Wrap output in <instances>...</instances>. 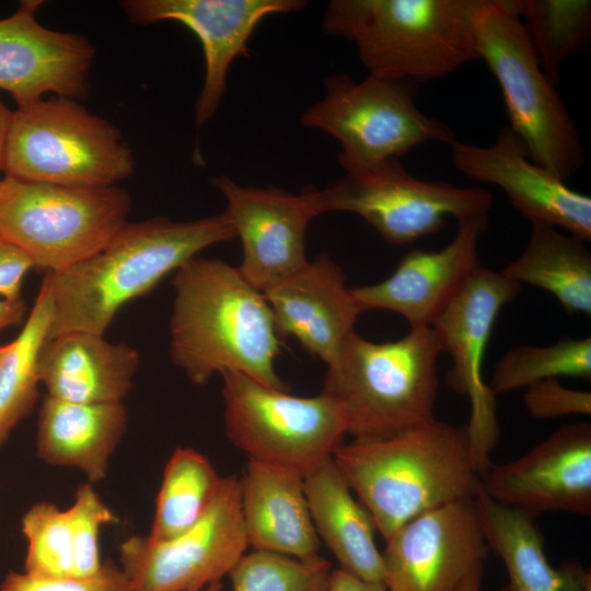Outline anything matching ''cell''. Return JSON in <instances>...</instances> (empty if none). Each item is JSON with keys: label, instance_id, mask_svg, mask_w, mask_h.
Instances as JSON below:
<instances>
[{"label": "cell", "instance_id": "3957f363", "mask_svg": "<svg viewBox=\"0 0 591 591\" xmlns=\"http://www.w3.org/2000/svg\"><path fill=\"white\" fill-rule=\"evenodd\" d=\"M332 459L384 541L422 513L474 500L480 488L466 427L437 418L392 437L341 443Z\"/></svg>", "mask_w": 591, "mask_h": 591}, {"label": "cell", "instance_id": "1f68e13d", "mask_svg": "<svg viewBox=\"0 0 591 591\" xmlns=\"http://www.w3.org/2000/svg\"><path fill=\"white\" fill-rule=\"evenodd\" d=\"M332 564L252 549L231 570L232 591H327Z\"/></svg>", "mask_w": 591, "mask_h": 591}, {"label": "cell", "instance_id": "2e32d148", "mask_svg": "<svg viewBox=\"0 0 591 591\" xmlns=\"http://www.w3.org/2000/svg\"><path fill=\"white\" fill-rule=\"evenodd\" d=\"M211 182L241 241L237 269L247 282L263 292L309 262L305 234L316 215L305 187L294 195L274 186H241L224 175Z\"/></svg>", "mask_w": 591, "mask_h": 591}, {"label": "cell", "instance_id": "6da1fadb", "mask_svg": "<svg viewBox=\"0 0 591 591\" xmlns=\"http://www.w3.org/2000/svg\"><path fill=\"white\" fill-rule=\"evenodd\" d=\"M171 285L170 358L188 380L202 385L217 373L239 372L287 391L275 369L280 337L271 309L237 267L196 256Z\"/></svg>", "mask_w": 591, "mask_h": 591}, {"label": "cell", "instance_id": "8992f818", "mask_svg": "<svg viewBox=\"0 0 591 591\" xmlns=\"http://www.w3.org/2000/svg\"><path fill=\"white\" fill-rule=\"evenodd\" d=\"M473 24L479 60L498 82L510 129L534 163L567 182L586 163L580 134L540 63L515 0H475Z\"/></svg>", "mask_w": 591, "mask_h": 591}, {"label": "cell", "instance_id": "9c48e42d", "mask_svg": "<svg viewBox=\"0 0 591 591\" xmlns=\"http://www.w3.org/2000/svg\"><path fill=\"white\" fill-rule=\"evenodd\" d=\"M323 83V99L302 113L300 123L337 139L345 172L401 159L428 142L450 146L456 140L445 123L417 107L413 81L368 76L357 82L336 73Z\"/></svg>", "mask_w": 591, "mask_h": 591}, {"label": "cell", "instance_id": "ab89813d", "mask_svg": "<svg viewBox=\"0 0 591 591\" xmlns=\"http://www.w3.org/2000/svg\"><path fill=\"white\" fill-rule=\"evenodd\" d=\"M12 115L13 111H11L0 97V171H2L3 166L4 149Z\"/></svg>", "mask_w": 591, "mask_h": 591}, {"label": "cell", "instance_id": "f35d334b", "mask_svg": "<svg viewBox=\"0 0 591 591\" xmlns=\"http://www.w3.org/2000/svg\"><path fill=\"white\" fill-rule=\"evenodd\" d=\"M26 314V304L22 299L7 300L0 299V331L21 324Z\"/></svg>", "mask_w": 591, "mask_h": 591}, {"label": "cell", "instance_id": "d4e9b609", "mask_svg": "<svg viewBox=\"0 0 591 591\" xmlns=\"http://www.w3.org/2000/svg\"><path fill=\"white\" fill-rule=\"evenodd\" d=\"M304 491L318 540L333 553L339 569L384 586L375 524L332 456L304 475Z\"/></svg>", "mask_w": 591, "mask_h": 591}, {"label": "cell", "instance_id": "4fadbf2b", "mask_svg": "<svg viewBox=\"0 0 591 591\" xmlns=\"http://www.w3.org/2000/svg\"><path fill=\"white\" fill-rule=\"evenodd\" d=\"M520 291L521 285L500 271L479 266L430 326L442 352L452 360L449 385L468 399L470 420L465 427L480 476L491 465L490 454L500 434L496 395L483 376L485 351L501 310Z\"/></svg>", "mask_w": 591, "mask_h": 591}, {"label": "cell", "instance_id": "277c9868", "mask_svg": "<svg viewBox=\"0 0 591 591\" xmlns=\"http://www.w3.org/2000/svg\"><path fill=\"white\" fill-rule=\"evenodd\" d=\"M475 0H332L325 33L350 40L369 76L415 83L479 60Z\"/></svg>", "mask_w": 591, "mask_h": 591}, {"label": "cell", "instance_id": "d6a6232c", "mask_svg": "<svg viewBox=\"0 0 591 591\" xmlns=\"http://www.w3.org/2000/svg\"><path fill=\"white\" fill-rule=\"evenodd\" d=\"M27 542L24 572L40 578L74 577L67 510L49 501L33 505L22 517Z\"/></svg>", "mask_w": 591, "mask_h": 591}, {"label": "cell", "instance_id": "f546056e", "mask_svg": "<svg viewBox=\"0 0 591 591\" xmlns=\"http://www.w3.org/2000/svg\"><path fill=\"white\" fill-rule=\"evenodd\" d=\"M529 38L547 77L557 84L566 56L591 32L590 0H515Z\"/></svg>", "mask_w": 591, "mask_h": 591}, {"label": "cell", "instance_id": "30bf717a", "mask_svg": "<svg viewBox=\"0 0 591 591\" xmlns=\"http://www.w3.org/2000/svg\"><path fill=\"white\" fill-rule=\"evenodd\" d=\"M305 189L316 216L356 213L392 245L412 244L440 231L448 217L457 221L488 215L494 204L491 193L482 187L417 178L397 158L348 171L323 189Z\"/></svg>", "mask_w": 591, "mask_h": 591}, {"label": "cell", "instance_id": "484cf974", "mask_svg": "<svg viewBox=\"0 0 591 591\" xmlns=\"http://www.w3.org/2000/svg\"><path fill=\"white\" fill-rule=\"evenodd\" d=\"M474 503L488 548L501 559L508 583L505 591H589L591 573L578 560L553 567L544 538L526 513L500 505L480 488Z\"/></svg>", "mask_w": 591, "mask_h": 591}, {"label": "cell", "instance_id": "ee69618b", "mask_svg": "<svg viewBox=\"0 0 591 591\" xmlns=\"http://www.w3.org/2000/svg\"><path fill=\"white\" fill-rule=\"evenodd\" d=\"M589 591H591V589Z\"/></svg>", "mask_w": 591, "mask_h": 591}, {"label": "cell", "instance_id": "ba28073f", "mask_svg": "<svg viewBox=\"0 0 591 591\" xmlns=\"http://www.w3.org/2000/svg\"><path fill=\"white\" fill-rule=\"evenodd\" d=\"M130 209L129 194L117 186L0 179V236L47 273L62 271L101 251L127 223Z\"/></svg>", "mask_w": 591, "mask_h": 591}, {"label": "cell", "instance_id": "f1b7e54d", "mask_svg": "<svg viewBox=\"0 0 591 591\" xmlns=\"http://www.w3.org/2000/svg\"><path fill=\"white\" fill-rule=\"evenodd\" d=\"M222 482L211 462L192 448H177L163 471L150 533L151 541L171 540L206 512Z\"/></svg>", "mask_w": 591, "mask_h": 591}, {"label": "cell", "instance_id": "83f0119b", "mask_svg": "<svg viewBox=\"0 0 591 591\" xmlns=\"http://www.w3.org/2000/svg\"><path fill=\"white\" fill-rule=\"evenodd\" d=\"M51 320V294L45 276L18 337L7 344L0 361V448L33 409L38 396V355Z\"/></svg>", "mask_w": 591, "mask_h": 591}, {"label": "cell", "instance_id": "9a60e30c", "mask_svg": "<svg viewBox=\"0 0 591 591\" xmlns=\"http://www.w3.org/2000/svg\"><path fill=\"white\" fill-rule=\"evenodd\" d=\"M480 489L533 519L545 511L591 514V425H565L524 455L490 465Z\"/></svg>", "mask_w": 591, "mask_h": 591}, {"label": "cell", "instance_id": "b9f144b4", "mask_svg": "<svg viewBox=\"0 0 591 591\" xmlns=\"http://www.w3.org/2000/svg\"><path fill=\"white\" fill-rule=\"evenodd\" d=\"M201 591H222V583L218 582V583L211 584L202 589Z\"/></svg>", "mask_w": 591, "mask_h": 591}, {"label": "cell", "instance_id": "7bdbcfd3", "mask_svg": "<svg viewBox=\"0 0 591 591\" xmlns=\"http://www.w3.org/2000/svg\"><path fill=\"white\" fill-rule=\"evenodd\" d=\"M5 350H7V345H1L0 346V361H1V358L3 357Z\"/></svg>", "mask_w": 591, "mask_h": 591}, {"label": "cell", "instance_id": "8d00e7d4", "mask_svg": "<svg viewBox=\"0 0 591 591\" xmlns=\"http://www.w3.org/2000/svg\"><path fill=\"white\" fill-rule=\"evenodd\" d=\"M34 268L30 258L0 236V296L7 300L21 299L25 275Z\"/></svg>", "mask_w": 591, "mask_h": 591}, {"label": "cell", "instance_id": "52a82bcc", "mask_svg": "<svg viewBox=\"0 0 591 591\" xmlns=\"http://www.w3.org/2000/svg\"><path fill=\"white\" fill-rule=\"evenodd\" d=\"M2 171L26 182L109 187L134 173L135 159L117 126L54 95L13 111Z\"/></svg>", "mask_w": 591, "mask_h": 591}, {"label": "cell", "instance_id": "5bb4252c", "mask_svg": "<svg viewBox=\"0 0 591 591\" xmlns=\"http://www.w3.org/2000/svg\"><path fill=\"white\" fill-rule=\"evenodd\" d=\"M488 545L474 503L452 502L408 521L382 552L387 591H459Z\"/></svg>", "mask_w": 591, "mask_h": 591}, {"label": "cell", "instance_id": "8fae6325", "mask_svg": "<svg viewBox=\"0 0 591 591\" xmlns=\"http://www.w3.org/2000/svg\"><path fill=\"white\" fill-rule=\"evenodd\" d=\"M221 378L225 433L248 460L304 476L329 459L348 434L341 407L323 393L296 396L239 372Z\"/></svg>", "mask_w": 591, "mask_h": 591}, {"label": "cell", "instance_id": "4316f807", "mask_svg": "<svg viewBox=\"0 0 591 591\" xmlns=\"http://www.w3.org/2000/svg\"><path fill=\"white\" fill-rule=\"evenodd\" d=\"M500 273L549 292L570 315L591 314V253L586 241L570 233L531 223L524 251Z\"/></svg>", "mask_w": 591, "mask_h": 591}, {"label": "cell", "instance_id": "7c38bea8", "mask_svg": "<svg viewBox=\"0 0 591 591\" xmlns=\"http://www.w3.org/2000/svg\"><path fill=\"white\" fill-rule=\"evenodd\" d=\"M247 547L239 477L229 475L200 519L177 536L124 541L119 566L134 591H201L229 576Z\"/></svg>", "mask_w": 591, "mask_h": 591}, {"label": "cell", "instance_id": "603a6c76", "mask_svg": "<svg viewBox=\"0 0 591 591\" xmlns=\"http://www.w3.org/2000/svg\"><path fill=\"white\" fill-rule=\"evenodd\" d=\"M239 482L248 546L299 559L318 555L321 542L313 525L301 473L248 460Z\"/></svg>", "mask_w": 591, "mask_h": 591}, {"label": "cell", "instance_id": "74e56055", "mask_svg": "<svg viewBox=\"0 0 591 591\" xmlns=\"http://www.w3.org/2000/svg\"><path fill=\"white\" fill-rule=\"evenodd\" d=\"M327 591H387L383 584L364 581L341 569H333Z\"/></svg>", "mask_w": 591, "mask_h": 591}, {"label": "cell", "instance_id": "ffe728a7", "mask_svg": "<svg viewBox=\"0 0 591 591\" xmlns=\"http://www.w3.org/2000/svg\"><path fill=\"white\" fill-rule=\"evenodd\" d=\"M488 215L457 220L452 240L436 251L413 250L381 282L351 288L363 312L379 309L403 316L410 328L430 327L480 266L478 243Z\"/></svg>", "mask_w": 591, "mask_h": 591}, {"label": "cell", "instance_id": "4dcf8cb0", "mask_svg": "<svg viewBox=\"0 0 591 591\" xmlns=\"http://www.w3.org/2000/svg\"><path fill=\"white\" fill-rule=\"evenodd\" d=\"M559 376L591 379V338H564L546 346H519L496 363L490 384L495 395Z\"/></svg>", "mask_w": 591, "mask_h": 591}, {"label": "cell", "instance_id": "5b68a950", "mask_svg": "<svg viewBox=\"0 0 591 591\" xmlns=\"http://www.w3.org/2000/svg\"><path fill=\"white\" fill-rule=\"evenodd\" d=\"M441 354L431 327L386 343L355 332L327 366L321 393L341 407L355 441L392 437L436 418Z\"/></svg>", "mask_w": 591, "mask_h": 591}, {"label": "cell", "instance_id": "d590c367", "mask_svg": "<svg viewBox=\"0 0 591 591\" xmlns=\"http://www.w3.org/2000/svg\"><path fill=\"white\" fill-rule=\"evenodd\" d=\"M525 410L536 419H555L569 415L591 414V393L569 389L557 379L544 380L525 387Z\"/></svg>", "mask_w": 591, "mask_h": 591}, {"label": "cell", "instance_id": "7402d4cb", "mask_svg": "<svg viewBox=\"0 0 591 591\" xmlns=\"http://www.w3.org/2000/svg\"><path fill=\"white\" fill-rule=\"evenodd\" d=\"M137 349L104 335L72 332L46 339L38 355L46 395L84 404L123 403L139 366Z\"/></svg>", "mask_w": 591, "mask_h": 591}, {"label": "cell", "instance_id": "cb8c5ba5", "mask_svg": "<svg viewBox=\"0 0 591 591\" xmlns=\"http://www.w3.org/2000/svg\"><path fill=\"white\" fill-rule=\"evenodd\" d=\"M127 428L123 403L84 404L45 395L37 421L36 453L54 466L74 467L90 483L105 478Z\"/></svg>", "mask_w": 591, "mask_h": 591}, {"label": "cell", "instance_id": "44dd1931", "mask_svg": "<svg viewBox=\"0 0 591 591\" xmlns=\"http://www.w3.org/2000/svg\"><path fill=\"white\" fill-rule=\"evenodd\" d=\"M280 338L294 337L312 356L329 366L337 358L362 309L343 269L327 255L263 291Z\"/></svg>", "mask_w": 591, "mask_h": 591}, {"label": "cell", "instance_id": "836d02e7", "mask_svg": "<svg viewBox=\"0 0 591 591\" xmlns=\"http://www.w3.org/2000/svg\"><path fill=\"white\" fill-rule=\"evenodd\" d=\"M67 513L73 548L74 577L92 576L103 564L99 549L101 526L117 522V518L91 483L78 487L73 503L67 509Z\"/></svg>", "mask_w": 591, "mask_h": 591}, {"label": "cell", "instance_id": "d6986e66", "mask_svg": "<svg viewBox=\"0 0 591 591\" xmlns=\"http://www.w3.org/2000/svg\"><path fill=\"white\" fill-rule=\"evenodd\" d=\"M42 3L21 1L12 15L0 19V90L18 106L48 93L83 101L95 48L83 35L42 25L35 15Z\"/></svg>", "mask_w": 591, "mask_h": 591}, {"label": "cell", "instance_id": "ac0fdd59", "mask_svg": "<svg viewBox=\"0 0 591 591\" xmlns=\"http://www.w3.org/2000/svg\"><path fill=\"white\" fill-rule=\"evenodd\" d=\"M450 148L459 172L472 181L501 188L514 209L531 223L563 229L590 242V196L571 189L534 163L524 142L509 126L498 129L490 146L455 140Z\"/></svg>", "mask_w": 591, "mask_h": 591}, {"label": "cell", "instance_id": "7a4b0ae2", "mask_svg": "<svg viewBox=\"0 0 591 591\" xmlns=\"http://www.w3.org/2000/svg\"><path fill=\"white\" fill-rule=\"evenodd\" d=\"M235 237L224 212L192 221L154 217L125 223L94 255L46 274L51 294L47 339L72 332L104 335L125 304L204 248Z\"/></svg>", "mask_w": 591, "mask_h": 591}, {"label": "cell", "instance_id": "60d3db41", "mask_svg": "<svg viewBox=\"0 0 591 591\" xmlns=\"http://www.w3.org/2000/svg\"><path fill=\"white\" fill-rule=\"evenodd\" d=\"M483 567L473 571L463 582L459 591H482Z\"/></svg>", "mask_w": 591, "mask_h": 591}, {"label": "cell", "instance_id": "e575fe53", "mask_svg": "<svg viewBox=\"0 0 591 591\" xmlns=\"http://www.w3.org/2000/svg\"><path fill=\"white\" fill-rule=\"evenodd\" d=\"M0 591H134L128 578L112 559L89 577L40 578L25 572L10 571Z\"/></svg>", "mask_w": 591, "mask_h": 591}, {"label": "cell", "instance_id": "e0dca14e", "mask_svg": "<svg viewBox=\"0 0 591 591\" xmlns=\"http://www.w3.org/2000/svg\"><path fill=\"white\" fill-rule=\"evenodd\" d=\"M303 0H125L120 7L130 22L149 25L175 21L200 40L206 61L202 89L195 106L201 127L217 112L227 90L232 61L247 54V40L257 24L276 13L300 12Z\"/></svg>", "mask_w": 591, "mask_h": 591}]
</instances>
